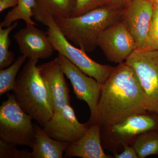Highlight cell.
<instances>
[{"label":"cell","instance_id":"5b68a950","mask_svg":"<svg viewBox=\"0 0 158 158\" xmlns=\"http://www.w3.org/2000/svg\"><path fill=\"white\" fill-rule=\"evenodd\" d=\"M43 24L48 27L46 33L55 51L102 85L106 82L114 67L99 64L90 59L85 51L72 45L57 27L52 16L47 17Z\"/></svg>","mask_w":158,"mask_h":158},{"label":"cell","instance_id":"30bf717a","mask_svg":"<svg viewBox=\"0 0 158 158\" xmlns=\"http://www.w3.org/2000/svg\"><path fill=\"white\" fill-rule=\"evenodd\" d=\"M62 71L70 80L77 98L84 101L90 109L88 122L93 123L100 95L102 85L95 79L87 75L61 54H58Z\"/></svg>","mask_w":158,"mask_h":158},{"label":"cell","instance_id":"6da1fadb","mask_svg":"<svg viewBox=\"0 0 158 158\" xmlns=\"http://www.w3.org/2000/svg\"><path fill=\"white\" fill-rule=\"evenodd\" d=\"M144 90L135 71L125 62L114 67L102 85L93 123L107 127L147 113Z\"/></svg>","mask_w":158,"mask_h":158},{"label":"cell","instance_id":"7a4b0ae2","mask_svg":"<svg viewBox=\"0 0 158 158\" xmlns=\"http://www.w3.org/2000/svg\"><path fill=\"white\" fill-rule=\"evenodd\" d=\"M123 9L105 5L80 16L53 18L66 39L86 52H90L97 47L101 34L120 19Z\"/></svg>","mask_w":158,"mask_h":158},{"label":"cell","instance_id":"8992f818","mask_svg":"<svg viewBox=\"0 0 158 158\" xmlns=\"http://www.w3.org/2000/svg\"><path fill=\"white\" fill-rule=\"evenodd\" d=\"M125 62L138 77L145 94L148 111L158 115V51L136 49Z\"/></svg>","mask_w":158,"mask_h":158},{"label":"cell","instance_id":"7402d4cb","mask_svg":"<svg viewBox=\"0 0 158 158\" xmlns=\"http://www.w3.org/2000/svg\"><path fill=\"white\" fill-rule=\"evenodd\" d=\"M109 0H76L75 9L72 17L82 15L94 9L109 5Z\"/></svg>","mask_w":158,"mask_h":158},{"label":"cell","instance_id":"484cf974","mask_svg":"<svg viewBox=\"0 0 158 158\" xmlns=\"http://www.w3.org/2000/svg\"><path fill=\"white\" fill-rule=\"evenodd\" d=\"M132 0H109V5L114 8L122 9L127 3Z\"/></svg>","mask_w":158,"mask_h":158},{"label":"cell","instance_id":"277c9868","mask_svg":"<svg viewBox=\"0 0 158 158\" xmlns=\"http://www.w3.org/2000/svg\"><path fill=\"white\" fill-rule=\"evenodd\" d=\"M7 95L0 107V140L32 148L36 135L33 119L19 106L13 94Z\"/></svg>","mask_w":158,"mask_h":158},{"label":"cell","instance_id":"ac0fdd59","mask_svg":"<svg viewBox=\"0 0 158 158\" xmlns=\"http://www.w3.org/2000/svg\"><path fill=\"white\" fill-rule=\"evenodd\" d=\"M132 143L138 158L158 155V130L141 133L134 139Z\"/></svg>","mask_w":158,"mask_h":158},{"label":"cell","instance_id":"4fadbf2b","mask_svg":"<svg viewBox=\"0 0 158 158\" xmlns=\"http://www.w3.org/2000/svg\"><path fill=\"white\" fill-rule=\"evenodd\" d=\"M20 52L27 58L47 59L55 51L47 33L35 27L27 26L13 36Z\"/></svg>","mask_w":158,"mask_h":158},{"label":"cell","instance_id":"44dd1931","mask_svg":"<svg viewBox=\"0 0 158 158\" xmlns=\"http://www.w3.org/2000/svg\"><path fill=\"white\" fill-rule=\"evenodd\" d=\"M17 145L0 140V158H32V152L27 150H19Z\"/></svg>","mask_w":158,"mask_h":158},{"label":"cell","instance_id":"2e32d148","mask_svg":"<svg viewBox=\"0 0 158 158\" xmlns=\"http://www.w3.org/2000/svg\"><path fill=\"white\" fill-rule=\"evenodd\" d=\"M35 140L32 148V158H62L70 143L57 141L44 131L38 125L34 124Z\"/></svg>","mask_w":158,"mask_h":158},{"label":"cell","instance_id":"f1b7e54d","mask_svg":"<svg viewBox=\"0 0 158 158\" xmlns=\"http://www.w3.org/2000/svg\"><path fill=\"white\" fill-rule=\"evenodd\" d=\"M0 1H2V0H0Z\"/></svg>","mask_w":158,"mask_h":158},{"label":"cell","instance_id":"83f0119b","mask_svg":"<svg viewBox=\"0 0 158 158\" xmlns=\"http://www.w3.org/2000/svg\"><path fill=\"white\" fill-rule=\"evenodd\" d=\"M148 1H152V2H153V0H148Z\"/></svg>","mask_w":158,"mask_h":158},{"label":"cell","instance_id":"9c48e42d","mask_svg":"<svg viewBox=\"0 0 158 158\" xmlns=\"http://www.w3.org/2000/svg\"><path fill=\"white\" fill-rule=\"evenodd\" d=\"M158 130V115L146 113L130 116L124 121L107 127H101L102 140L108 138L115 145L132 142L140 134Z\"/></svg>","mask_w":158,"mask_h":158},{"label":"cell","instance_id":"8fae6325","mask_svg":"<svg viewBox=\"0 0 158 158\" xmlns=\"http://www.w3.org/2000/svg\"><path fill=\"white\" fill-rule=\"evenodd\" d=\"M90 123H81L77 119L70 104L57 112L42 127L48 136L57 141L71 143L77 141L87 131Z\"/></svg>","mask_w":158,"mask_h":158},{"label":"cell","instance_id":"d4e9b609","mask_svg":"<svg viewBox=\"0 0 158 158\" xmlns=\"http://www.w3.org/2000/svg\"><path fill=\"white\" fill-rule=\"evenodd\" d=\"M18 3V0H2L0 1V11L5 9L16 6Z\"/></svg>","mask_w":158,"mask_h":158},{"label":"cell","instance_id":"cb8c5ba5","mask_svg":"<svg viewBox=\"0 0 158 158\" xmlns=\"http://www.w3.org/2000/svg\"><path fill=\"white\" fill-rule=\"evenodd\" d=\"M123 151L120 154L115 153L114 157L116 158H138L135 150L132 146H130L129 144L125 143L123 144Z\"/></svg>","mask_w":158,"mask_h":158},{"label":"cell","instance_id":"603a6c76","mask_svg":"<svg viewBox=\"0 0 158 158\" xmlns=\"http://www.w3.org/2000/svg\"><path fill=\"white\" fill-rule=\"evenodd\" d=\"M153 4V14L145 48L158 51V4Z\"/></svg>","mask_w":158,"mask_h":158},{"label":"cell","instance_id":"ffe728a7","mask_svg":"<svg viewBox=\"0 0 158 158\" xmlns=\"http://www.w3.org/2000/svg\"><path fill=\"white\" fill-rule=\"evenodd\" d=\"M17 21L6 29L0 26V69H3L11 65L15 61L14 54L9 48L10 45L9 34L17 27Z\"/></svg>","mask_w":158,"mask_h":158},{"label":"cell","instance_id":"5bb4252c","mask_svg":"<svg viewBox=\"0 0 158 158\" xmlns=\"http://www.w3.org/2000/svg\"><path fill=\"white\" fill-rule=\"evenodd\" d=\"M65 157L110 158L106 154L101 137V126L98 123L90 125L87 131L75 142L70 143L65 150Z\"/></svg>","mask_w":158,"mask_h":158},{"label":"cell","instance_id":"4316f807","mask_svg":"<svg viewBox=\"0 0 158 158\" xmlns=\"http://www.w3.org/2000/svg\"><path fill=\"white\" fill-rule=\"evenodd\" d=\"M153 2L156 3V4H158V0H153Z\"/></svg>","mask_w":158,"mask_h":158},{"label":"cell","instance_id":"7c38bea8","mask_svg":"<svg viewBox=\"0 0 158 158\" xmlns=\"http://www.w3.org/2000/svg\"><path fill=\"white\" fill-rule=\"evenodd\" d=\"M37 67L50 95L54 113L70 104L69 88L59 56L50 62L37 65Z\"/></svg>","mask_w":158,"mask_h":158},{"label":"cell","instance_id":"9a60e30c","mask_svg":"<svg viewBox=\"0 0 158 158\" xmlns=\"http://www.w3.org/2000/svg\"><path fill=\"white\" fill-rule=\"evenodd\" d=\"M76 0H35L34 17L43 24L48 16L70 18L75 11Z\"/></svg>","mask_w":158,"mask_h":158},{"label":"cell","instance_id":"ba28073f","mask_svg":"<svg viewBox=\"0 0 158 158\" xmlns=\"http://www.w3.org/2000/svg\"><path fill=\"white\" fill-rule=\"evenodd\" d=\"M153 11V2L148 0H132L123 9L120 20L135 40L137 49L145 48Z\"/></svg>","mask_w":158,"mask_h":158},{"label":"cell","instance_id":"3957f363","mask_svg":"<svg viewBox=\"0 0 158 158\" xmlns=\"http://www.w3.org/2000/svg\"><path fill=\"white\" fill-rule=\"evenodd\" d=\"M38 59H28L18 74L13 89L15 98L24 112L41 127L54 114L47 88L40 74Z\"/></svg>","mask_w":158,"mask_h":158},{"label":"cell","instance_id":"e0dca14e","mask_svg":"<svg viewBox=\"0 0 158 158\" xmlns=\"http://www.w3.org/2000/svg\"><path fill=\"white\" fill-rule=\"evenodd\" d=\"M34 6L35 0H18L17 6L9 11L0 26L8 27L18 20H23L27 26L36 25L32 19Z\"/></svg>","mask_w":158,"mask_h":158},{"label":"cell","instance_id":"d6986e66","mask_svg":"<svg viewBox=\"0 0 158 158\" xmlns=\"http://www.w3.org/2000/svg\"><path fill=\"white\" fill-rule=\"evenodd\" d=\"M27 57L23 55L19 56L11 65L0 70V95L13 90L15 85L18 73Z\"/></svg>","mask_w":158,"mask_h":158},{"label":"cell","instance_id":"52a82bcc","mask_svg":"<svg viewBox=\"0 0 158 158\" xmlns=\"http://www.w3.org/2000/svg\"><path fill=\"white\" fill-rule=\"evenodd\" d=\"M97 45L108 61L118 64L124 62L137 49L135 40L120 19L101 34Z\"/></svg>","mask_w":158,"mask_h":158}]
</instances>
